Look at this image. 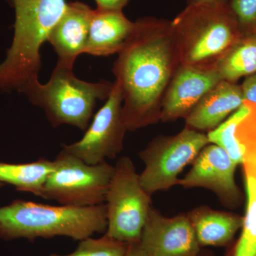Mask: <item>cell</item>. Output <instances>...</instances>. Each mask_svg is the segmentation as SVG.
<instances>
[{
	"label": "cell",
	"instance_id": "obj_1",
	"mask_svg": "<svg viewBox=\"0 0 256 256\" xmlns=\"http://www.w3.org/2000/svg\"><path fill=\"white\" fill-rule=\"evenodd\" d=\"M118 54L112 72L122 88L128 131L158 124L165 92L181 66L171 21L139 18Z\"/></svg>",
	"mask_w": 256,
	"mask_h": 256
},
{
	"label": "cell",
	"instance_id": "obj_2",
	"mask_svg": "<svg viewBox=\"0 0 256 256\" xmlns=\"http://www.w3.org/2000/svg\"><path fill=\"white\" fill-rule=\"evenodd\" d=\"M15 12L11 46L0 64V92L25 96L40 82L41 48L66 9V0H8Z\"/></svg>",
	"mask_w": 256,
	"mask_h": 256
},
{
	"label": "cell",
	"instance_id": "obj_3",
	"mask_svg": "<svg viewBox=\"0 0 256 256\" xmlns=\"http://www.w3.org/2000/svg\"><path fill=\"white\" fill-rule=\"evenodd\" d=\"M107 214L104 204L98 206H50L16 200L0 206V238L4 240L68 237L84 240L106 233Z\"/></svg>",
	"mask_w": 256,
	"mask_h": 256
},
{
	"label": "cell",
	"instance_id": "obj_4",
	"mask_svg": "<svg viewBox=\"0 0 256 256\" xmlns=\"http://www.w3.org/2000/svg\"><path fill=\"white\" fill-rule=\"evenodd\" d=\"M181 66L215 69L242 36L229 3L186 5L171 21Z\"/></svg>",
	"mask_w": 256,
	"mask_h": 256
},
{
	"label": "cell",
	"instance_id": "obj_5",
	"mask_svg": "<svg viewBox=\"0 0 256 256\" xmlns=\"http://www.w3.org/2000/svg\"><path fill=\"white\" fill-rule=\"evenodd\" d=\"M114 84L80 80L74 75V67L57 62L48 82H38L26 96L44 111L54 127L70 126L86 130L98 101L107 100Z\"/></svg>",
	"mask_w": 256,
	"mask_h": 256
},
{
	"label": "cell",
	"instance_id": "obj_6",
	"mask_svg": "<svg viewBox=\"0 0 256 256\" xmlns=\"http://www.w3.org/2000/svg\"><path fill=\"white\" fill-rule=\"evenodd\" d=\"M106 194V234L119 242H139L151 208V196L143 188L132 160H118Z\"/></svg>",
	"mask_w": 256,
	"mask_h": 256
},
{
	"label": "cell",
	"instance_id": "obj_7",
	"mask_svg": "<svg viewBox=\"0 0 256 256\" xmlns=\"http://www.w3.org/2000/svg\"><path fill=\"white\" fill-rule=\"evenodd\" d=\"M53 161L54 166L45 183L43 198L68 206L105 203L114 166L107 162L88 164L63 150Z\"/></svg>",
	"mask_w": 256,
	"mask_h": 256
},
{
	"label": "cell",
	"instance_id": "obj_8",
	"mask_svg": "<svg viewBox=\"0 0 256 256\" xmlns=\"http://www.w3.org/2000/svg\"><path fill=\"white\" fill-rule=\"evenodd\" d=\"M210 144L207 134L185 127L172 136H158L139 153L144 168L140 174L150 196L178 185V175Z\"/></svg>",
	"mask_w": 256,
	"mask_h": 256
},
{
	"label": "cell",
	"instance_id": "obj_9",
	"mask_svg": "<svg viewBox=\"0 0 256 256\" xmlns=\"http://www.w3.org/2000/svg\"><path fill=\"white\" fill-rule=\"evenodd\" d=\"M122 88L118 82L114 88L106 102L94 116L80 140L64 144V151L76 156L88 164L105 162L106 160L117 158L124 150L128 130L122 116Z\"/></svg>",
	"mask_w": 256,
	"mask_h": 256
},
{
	"label": "cell",
	"instance_id": "obj_10",
	"mask_svg": "<svg viewBox=\"0 0 256 256\" xmlns=\"http://www.w3.org/2000/svg\"><path fill=\"white\" fill-rule=\"evenodd\" d=\"M237 165L223 148L210 143L198 153L191 170L178 180V185L207 188L216 195L224 206L236 208L242 200L235 180Z\"/></svg>",
	"mask_w": 256,
	"mask_h": 256
},
{
	"label": "cell",
	"instance_id": "obj_11",
	"mask_svg": "<svg viewBox=\"0 0 256 256\" xmlns=\"http://www.w3.org/2000/svg\"><path fill=\"white\" fill-rule=\"evenodd\" d=\"M140 244L150 256H197L200 244L186 214L166 217L151 207Z\"/></svg>",
	"mask_w": 256,
	"mask_h": 256
},
{
	"label": "cell",
	"instance_id": "obj_12",
	"mask_svg": "<svg viewBox=\"0 0 256 256\" xmlns=\"http://www.w3.org/2000/svg\"><path fill=\"white\" fill-rule=\"evenodd\" d=\"M220 80L216 69L180 66L165 92L160 120L186 119L204 96Z\"/></svg>",
	"mask_w": 256,
	"mask_h": 256
},
{
	"label": "cell",
	"instance_id": "obj_13",
	"mask_svg": "<svg viewBox=\"0 0 256 256\" xmlns=\"http://www.w3.org/2000/svg\"><path fill=\"white\" fill-rule=\"evenodd\" d=\"M94 10L85 3H68L64 14L48 34L58 63L74 67L79 55L85 53Z\"/></svg>",
	"mask_w": 256,
	"mask_h": 256
},
{
	"label": "cell",
	"instance_id": "obj_14",
	"mask_svg": "<svg viewBox=\"0 0 256 256\" xmlns=\"http://www.w3.org/2000/svg\"><path fill=\"white\" fill-rule=\"evenodd\" d=\"M244 102L242 86L220 80L186 117L185 127L198 132H210L238 110Z\"/></svg>",
	"mask_w": 256,
	"mask_h": 256
},
{
	"label": "cell",
	"instance_id": "obj_15",
	"mask_svg": "<svg viewBox=\"0 0 256 256\" xmlns=\"http://www.w3.org/2000/svg\"><path fill=\"white\" fill-rule=\"evenodd\" d=\"M136 28L122 11L94 10L85 53L95 56L118 54Z\"/></svg>",
	"mask_w": 256,
	"mask_h": 256
},
{
	"label": "cell",
	"instance_id": "obj_16",
	"mask_svg": "<svg viewBox=\"0 0 256 256\" xmlns=\"http://www.w3.org/2000/svg\"><path fill=\"white\" fill-rule=\"evenodd\" d=\"M186 215L200 246L226 245L242 228L244 220L242 216L212 210L206 206L197 207Z\"/></svg>",
	"mask_w": 256,
	"mask_h": 256
},
{
	"label": "cell",
	"instance_id": "obj_17",
	"mask_svg": "<svg viewBox=\"0 0 256 256\" xmlns=\"http://www.w3.org/2000/svg\"><path fill=\"white\" fill-rule=\"evenodd\" d=\"M54 166L53 160L46 158L21 164L0 162V182L9 184L18 191L43 198L44 188Z\"/></svg>",
	"mask_w": 256,
	"mask_h": 256
},
{
	"label": "cell",
	"instance_id": "obj_18",
	"mask_svg": "<svg viewBox=\"0 0 256 256\" xmlns=\"http://www.w3.org/2000/svg\"><path fill=\"white\" fill-rule=\"evenodd\" d=\"M222 80L236 82L256 73V36H242L217 62Z\"/></svg>",
	"mask_w": 256,
	"mask_h": 256
},
{
	"label": "cell",
	"instance_id": "obj_19",
	"mask_svg": "<svg viewBox=\"0 0 256 256\" xmlns=\"http://www.w3.org/2000/svg\"><path fill=\"white\" fill-rule=\"evenodd\" d=\"M242 165L246 190V212L240 238L232 256H256V159Z\"/></svg>",
	"mask_w": 256,
	"mask_h": 256
},
{
	"label": "cell",
	"instance_id": "obj_20",
	"mask_svg": "<svg viewBox=\"0 0 256 256\" xmlns=\"http://www.w3.org/2000/svg\"><path fill=\"white\" fill-rule=\"evenodd\" d=\"M248 110V105L245 101L238 110L230 114L220 126L207 134L210 143L223 148L236 164H242V156L234 140V130L238 121Z\"/></svg>",
	"mask_w": 256,
	"mask_h": 256
},
{
	"label": "cell",
	"instance_id": "obj_21",
	"mask_svg": "<svg viewBox=\"0 0 256 256\" xmlns=\"http://www.w3.org/2000/svg\"><path fill=\"white\" fill-rule=\"evenodd\" d=\"M129 244L119 242L104 234L98 238L89 237L80 240L75 250L66 255L50 254V256H124Z\"/></svg>",
	"mask_w": 256,
	"mask_h": 256
},
{
	"label": "cell",
	"instance_id": "obj_22",
	"mask_svg": "<svg viewBox=\"0 0 256 256\" xmlns=\"http://www.w3.org/2000/svg\"><path fill=\"white\" fill-rule=\"evenodd\" d=\"M242 36H256V0H230Z\"/></svg>",
	"mask_w": 256,
	"mask_h": 256
},
{
	"label": "cell",
	"instance_id": "obj_23",
	"mask_svg": "<svg viewBox=\"0 0 256 256\" xmlns=\"http://www.w3.org/2000/svg\"><path fill=\"white\" fill-rule=\"evenodd\" d=\"M242 88L244 100L256 104V73L246 78Z\"/></svg>",
	"mask_w": 256,
	"mask_h": 256
},
{
	"label": "cell",
	"instance_id": "obj_24",
	"mask_svg": "<svg viewBox=\"0 0 256 256\" xmlns=\"http://www.w3.org/2000/svg\"><path fill=\"white\" fill-rule=\"evenodd\" d=\"M130 0H95L97 9L122 11Z\"/></svg>",
	"mask_w": 256,
	"mask_h": 256
},
{
	"label": "cell",
	"instance_id": "obj_25",
	"mask_svg": "<svg viewBox=\"0 0 256 256\" xmlns=\"http://www.w3.org/2000/svg\"><path fill=\"white\" fill-rule=\"evenodd\" d=\"M124 256H150L141 246L140 242H131Z\"/></svg>",
	"mask_w": 256,
	"mask_h": 256
},
{
	"label": "cell",
	"instance_id": "obj_26",
	"mask_svg": "<svg viewBox=\"0 0 256 256\" xmlns=\"http://www.w3.org/2000/svg\"><path fill=\"white\" fill-rule=\"evenodd\" d=\"M230 0H186L188 5L198 4V3H229Z\"/></svg>",
	"mask_w": 256,
	"mask_h": 256
},
{
	"label": "cell",
	"instance_id": "obj_27",
	"mask_svg": "<svg viewBox=\"0 0 256 256\" xmlns=\"http://www.w3.org/2000/svg\"><path fill=\"white\" fill-rule=\"evenodd\" d=\"M4 184L0 182V188H3L4 186Z\"/></svg>",
	"mask_w": 256,
	"mask_h": 256
}]
</instances>
